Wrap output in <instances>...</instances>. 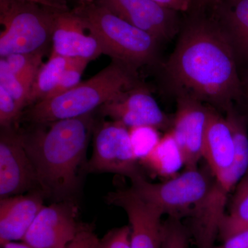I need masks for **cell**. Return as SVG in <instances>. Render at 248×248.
<instances>
[{"label": "cell", "mask_w": 248, "mask_h": 248, "mask_svg": "<svg viewBox=\"0 0 248 248\" xmlns=\"http://www.w3.org/2000/svg\"><path fill=\"white\" fill-rule=\"evenodd\" d=\"M238 66L223 29L197 21L183 29L163 76L176 97L192 98L226 113L245 97Z\"/></svg>", "instance_id": "obj_1"}, {"label": "cell", "mask_w": 248, "mask_h": 248, "mask_svg": "<svg viewBox=\"0 0 248 248\" xmlns=\"http://www.w3.org/2000/svg\"><path fill=\"white\" fill-rule=\"evenodd\" d=\"M94 112L20 128L22 144L46 197L70 200L79 188L90 139L97 123Z\"/></svg>", "instance_id": "obj_2"}, {"label": "cell", "mask_w": 248, "mask_h": 248, "mask_svg": "<svg viewBox=\"0 0 248 248\" xmlns=\"http://www.w3.org/2000/svg\"><path fill=\"white\" fill-rule=\"evenodd\" d=\"M140 82L138 71L122 62L111 60L97 74L71 91L26 108L19 122L42 124L82 117L95 112L122 91Z\"/></svg>", "instance_id": "obj_3"}, {"label": "cell", "mask_w": 248, "mask_h": 248, "mask_svg": "<svg viewBox=\"0 0 248 248\" xmlns=\"http://www.w3.org/2000/svg\"><path fill=\"white\" fill-rule=\"evenodd\" d=\"M73 10L99 42L103 55L138 71L157 63L160 43L150 34L96 1L82 2Z\"/></svg>", "instance_id": "obj_4"}, {"label": "cell", "mask_w": 248, "mask_h": 248, "mask_svg": "<svg viewBox=\"0 0 248 248\" xmlns=\"http://www.w3.org/2000/svg\"><path fill=\"white\" fill-rule=\"evenodd\" d=\"M30 0H0V58L14 54L46 53L57 10Z\"/></svg>", "instance_id": "obj_5"}, {"label": "cell", "mask_w": 248, "mask_h": 248, "mask_svg": "<svg viewBox=\"0 0 248 248\" xmlns=\"http://www.w3.org/2000/svg\"><path fill=\"white\" fill-rule=\"evenodd\" d=\"M232 134L234 162L229 169L215 177L206 195L188 217L190 226L187 228L198 248L214 246L226 215L228 196L248 170V131L246 128H237Z\"/></svg>", "instance_id": "obj_6"}, {"label": "cell", "mask_w": 248, "mask_h": 248, "mask_svg": "<svg viewBox=\"0 0 248 248\" xmlns=\"http://www.w3.org/2000/svg\"><path fill=\"white\" fill-rule=\"evenodd\" d=\"M215 179L210 169L186 170L167 182L154 184L144 176L131 181L133 190L143 200L169 217H189L206 195Z\"/></svg>", "instance_id": "obj_7"}, {"label": "cell", "mask_w": 248, "mask_h": 248, "mask_svg": "<svg viewBox=\"0 0 248 248\" xmlns=\"http://www.w3.org/2000/svg\"><path fill=\"white\" fill-rule=\"evenodd\" d=\"M89 172L115 173L133 181L143 176L134 154L129 129L115 121H97L93 134Z\"/></svg>", "instance_id": "obj_8"}, {"label": "cell", "mask_w": 248, "mask_h": 248, "mask_svg": "<svg viewBox=\"0 0 248 248\" xmlns=\"http://www.w3.org/2000/svg\"><path fill=\"white\" fill-rule=\"evenodd\" d=\"M42 192L17 125L0 127V197Z\"/></svg>", "instance_id": "obj_9"}, {"label": "cell", "mask_w": 248, "mask_h": 248, "mask_svg": "<svg viewBox=\"0 0 248 248\" xmlns=\"http://www.w3.org/2000/svg\"><path fill=\"white\" fill-rule=\"evenodd\" d=\"M97 112L128 129L150 126L169 131L172 125V119L161 110L143 81L122 91L99 108Z\"/></svg>", "instance_id": "obj_10"}, {"label": "cell", "mask_w": 248, "mask_h": 248, "mask_svg": "<svg viewBox=\"0 0 248 248\" xmlns=\"http://www.w3.org/2000/svg\"><path fill=\"white\" fill-rule=\"evenodd\" d=\"M78 213L71 200L45 206L22 241L34 248H66L84 226L78 221Z\"/></svg>", "instance_id": "obj_11"}, {"label": "cell", "mask_w": 248, "mask_h": 248, "mask_svg": "<svg viewBox=\"0 0 248 248\" xmlns=\"http://www.w3.org/2000/svg\"><path fill=\"white\" fill-rule=\"evenodd\" d=\"M105 200L126 213L131 248H161L164 215L159 209L143 200L132 187L109 192Z\"/></svg>", "instance_id": "obj_12"}, {"label": "cell", "mask_w": 248, "mask_h": 248, "mask_svg": "<svg viewBox=\"0 0 248 248\" xmlns=\"http://www.w3.org/2000/svg\"><path fill=\"white\" fill-rule=\"evenodd\" d=\"M213 108L192 98L177 97L170 131L182 151L186 170L197 169L203 158L205 128Z\"/></svg>", "instance_id": "obj_13"}, {"label": "cell", "mask_w": 248, "mask_h": 248, "mask_svg": "<svg viewBox=\"0 0 248 248\" xmlns=\"http://www.w3.org/2000/svg\"><path fill=\"white\" fill-rule=\"evenodd\" d=\"M98 4L134 27L154 37L159 43L173 38L179 31L177 12L153 0H97Z\"/></svg>", "instance_id": "obj_14"}, {"label": "cell", "mask_w": 248, "mask_h": 248, "mask_svg": "<svg viewBox=\"0 0 248 248\" xmlns=\"http://www.w3.org/2000/svg\"><path fill=\"white\" fill-rule=\"evenodd\" d=\"M51 45V53L67 58L91 62L103 55L99 42L82 19L67 8L57 10Z\"/></svg>", "instance_id": "obj_15"}, {"label": "cell", "mask_w": 248, "mask_h": 248, "mask_svg": "<svg viewBox=\"0 0 248 248\" xmlns=\"http://www.w3.org/2000/svg\"><path fill=\"white\" fill-rule=\"evenodd\" d=\"M40 191L0 200V245L22 241L37 215L45 206Z\"/></svg>", "instance_id": "obj_16"}, {"label": "cell", "mask_w": 248, "mask_h": 248, "mask_svg": "<svg viewBox=\"0 0 248 248\" xmlns=\"http://www.w3.org/2000/svg\"><path fill=\"white\" fill-rule=\"evenodd\" d=\"M203 158L214 177L229 169L235 158V143L225 116L213 108L203 143Z\"/></svg>", "instance_id": "obj_17"}, {"label": "cell", "mask_w": 248, "mask_h": 248, "mask_svg": "<svg viewBox=\"0 0 248 248\" xmlns=\"http://www.w3.org/2000/svg\"><path fill=\"white\" fill-rule=\"evenodd\" d=\"M140 162L155 175L166 179L177 176L178 171L184 166L182 151L170 130Z\"/></svg>", "instance_id": "obj_18"}, {"label": "cell", "mask_w": 248, "mask_h": 248, "mask_svg": "<svg viewBox=\"0 0 248 248\" xmlns=\"http://www.w3.org/2000/svg\"><path fill=\"white\" fill-rule=\"evenodd\" d=\"M223 17L238 62L248 64V0H228Z\"/></svg>", "instance_id": "obj_19"}, {"label": "cell", "mask_w": 248, "mask_h": 248, "mask_svg": "<svg viewBox=\"0 0 248 248\" xmlns=\"http://www.w3.org/2000/svg\"><path fill=\"white\" fill-rule=\"evenodd\" d=\"M248 230V170L234 188L228 213L222 220L218 235L223 241Z\"/></svg>", "instance_id": "obj_20"}, {"label": "cell", "mask_w": 248, "mask_h": 248, "mask_svg": "<svg viewBox=\"0 0 248 248\" xmlns=\"http://www.w3.org/2000/svg\"><path fill=\"white\" fill-rule=\"evenodd\" d=\"M73 59L50 54L48 62L41 66L32 85L29 107L48 97L56 87L63 72L70 66Z\"/></svg>", "instance_id": "obj_21"}, {"label": "cell", "mask_w": 248, "mask_h": 248, "mask_svg": "<svg viewBox=\"0 0 248 248\" xmlns=\"http://www.w3.org/2000/svg\"><path fill=\"white\" fill-rule=\"evenodd\" d=\"M46 53L14 54L4 58L10 69L30 90L35 81Z\"/></svg>", "instance_id": "obj_22"}, {"label": "cell", "mask_w": 248, "mask_h": 248, "mask_svg": "<svg viewBox=\"0 0 248 248\" xmlns=\"http://www.w3.org/2000/svg\"><path fill=\"white\" fill-rule=\"evenodd\" d=\"M0 86L14 98L23 112L29 107L30 89L13 73L4 58H0Z\"/></svg>", "instance_id": "obj_23"}, {"label": "cell", "mask_w": 248, "mask_h": 248, "mask_svg": "<svg viewBox=\"0 0 248 248\" xmlns=\"http://www.w3.org/2000/svg\"><path fill=\"white\" fill-rule=\"evenodd\" d=\"M190 237L188 229L181 218L169 217L163 223L161 248H190Z\"/></svg>", "instance_id": "obj_24"}, {"label": "cell", "mask_w": 248, "mask_h": 248, "mask_svg": "<svg viewBox=\"0 0 248 248\" xmlns=\"http://www.w3.org/2000/svg\"><path fill=\"white\" fill-rule=\"evenodd\" d=\"M158 130L150 126L129 129L134 154L138 161L149 154L159 141L161 138Z\"/></svg>", "instance_id": "obj_25"}, {"label": "cell", "mask_w": 248, "mask_h": 248, "mask_svg": "<svg viewBox=\"0 0 248 248\" xmlns=\"http://www.w3.org/2000/svg\"><path fill=\"white\" fill-rule=\"evenodd\" d=\"M89 62L84 59L73 58L70 66L63 72L56 87L45 99L63 94L78 86L81 82V76Z\"/></svg>", "instance_id": "obj_26"}, {"label": "cell", "mask_w": 248, "mask_h": 248, "mask_svg": "<svg viewBox=\"0 0 248 248\" xmlns=\"http://www.w3.org/2000/svg\"><path fill=\"white\" fill-rule=\"evenodd\" d=\"M22 112L14 98L0 86V125H17Z\"/></svg>", "instance_id": "obj_27"}, {"label": "cell", "mask_w": 248, "mask_h": 248, "mask_svg": "<svg viewBox=\"0 0 248 248\" xmlns=\"http://www.w3.org/2000/svg\"><path fill=\"white\" fill-rule=\"evenodd\" d=\"M98 248H131L130 226L115 228L108 232L99 240Z\"/></svg>", "instance_id": "obj_28"}, {"label": "cell", "mask_w": 248, "mask_h": 248, "mask_svg": "<svg viewBox=\"0 0 248 248\" xmlns=\"http://www.w3.org/2000/svg\"><path fill=\"white\" fill-rule=\"evenodd\" d=\"M99 239L93 231L92 226L84 224L76 238L66 248H98Z\"/></svg>", "instance_id": "obj_29"}, {"label": "cell", "mask_w": 248, "mask_h": 248, "mask_svg": "<svg viewBox=\"0 0 248 248\" xmlns=\"http://www.w3.org/2000/svg\"><path fill=\"white\" fill-rule=\"evenodd\" d=\"M210 248H248V230L228 238L220 246Z\"/></svg>", "instance_id": "obj_30"}, {"label": "cell", "mask_w": 248, "mask_h": 248, "mask_svg": "<svg viewBox=\"0 0 248 248\" xmlns=\"http://www.w3.org/2000/svg\"><path fill=\"white\" fill-rule=\"evenodd\" d=\"M1 248H34L31 247V246L26 244V243H18L16 241H12V242H9L7 244H4Z\"/></svg>", "instance_id": "obj_31"}, {"label": "cell", "mask_w": 248, "mask_h": 248, "mask_svg": "<svg viewBox=\"0 0 248 248\" xmlns=\"http://www.w3.org/2000/svg\"><path fill=\"white\" fill-rule=\"evenodd\" d=\"M30 1H35L45 6H51V7H60L61 5V2L58 0H30Z\"/></svg>", "instance_id": "obj_32"}, {"label": "cell", "mask_w": 248, "mask_h": 248, "mask_svg": "<svg viewBox=\"0 0 248 248\" xmlns=\"http://www.w3.org/2000/svg\"><path fill=\"white\" fill-rule=\"evenodd\" d=\"M243 87H244V95L248 97V68L244 79H242Z\"/></svg>", "instance_id": "obj_33"}, {"label": "cell", "mask_w": 248, "mask_h": 248, "mask_svg": "<svg viewBox=\"0 0 248 248\" xmlns=\"http://www.w3.org/2000/svg\"><path fill=\"white\" fill-rule=\"evenodd\" d=\"M201 5L216 4L219 3L221 0H193Z\"/></svg>", "instance_id": "obj_34"}, {"label": "cell", "mask_w": 248, "mask_h": 248, "mask_svg": "<svg viewBox=\"0 0 248 248\" xmlns=\"http://www.w3.org/2000/svg\"><path fill=\"white\" fill-rule=\"evenodd\" d=\"M82 2H94V1H97V0H80Z\"/></svg>", "instance_id": "obj_35"}, {"label": "cell", "mask_w": 248, "mask_h": 248, "mask_svg": "<svg viewBox=\"0 0 248 248\" xmlns=\"http://www.w3.org/2000/svg\"><path fill=\"white\" fill-rule=\"evenodd\" d=\"M247 116H248V115H247Z\"/></svg>", "instance_id": "obj_36"}]
</instances>
